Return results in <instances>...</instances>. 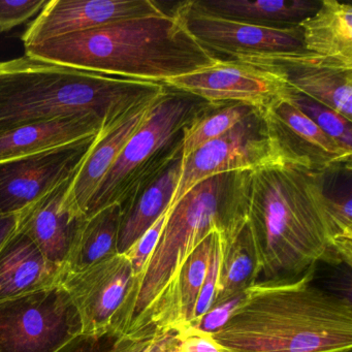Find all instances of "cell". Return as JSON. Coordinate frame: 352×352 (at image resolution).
<instances>
[{"label":"cell","instance_id":"6da1fadb","mask_svg":"<svg viewBox=\"0 0 352 352\" xmlns=\"http://www.w3.org/2000/svg\"><path fill=\"white\" fill-rule=\"evenodd\" d=\"M296 277L258 280L213 338L234 352H352V305Z\"/></svg>","mask_w":352,"mask_h":352},{"label":"cell","instance_id":"7a4b0ae2","mask_svg":"<svg viewBox=\"0 0 352 352\" xmlns=\"http://www.w3.org/2000/svg\"><path fill=\"white\" fill-rule=\"evenodd\" d=\"M325 175L278 162L249 170L247 228L263 280L296 277L329 263Z\"/></svg>","mask_w":352,"mask_h":352},{"label":"cell","instance_id":"3957f363","mask_svg":"<svg viewBox=\"0 0 352 352\" xmlns=\"http://www.w3.org/2000/svg\"><path fill=\"white\" fill-rule=\"evenodd\" d=\"M24 50L46 63L160 84L221 59L193 38L178 5L162 15L107 24Z\"/></svg>","mask_w":352,"mask_h":352},{"label":"cell","instance_id":"277c9868","mask_svg":"<svg viewBox=\"0 0 352 352\" xmlns=\"http://www.w3.org/2000/svg\"><path fill=\"white\" fill-rule=\"evenodd\" d=\"M166 89L164 84L80 71L24 54L0 61V133L87 113L115 126Z\"/></svg>","mask_w":352,"mask_h":352},{"label":"cell","instance_id":"5b68a950","mask_svg":"<svg viewBox=\"0 0 352 352\" xmlns=\"http://www.w3.org/2000/svg\"><path fill=\"white\" fill-rule=\"evenodd\" d=\"M248 172L211 177L170 207L157 245L138 280L126 335L164 331L175 283L187 257L214 230L228 243L246 226Z\"/></svg>","mask_w":352,"mask_h":352},{"label":"cell","instance_id":"8992f818","mask_svg":"<svg viewBox=\"0 0 352 352\" xmlns=\"http://www.w3.org/2000/svg\"><path fill=\"white\" fill-rule=\"evenodd\" d=\"M215 106L192 94L166 88L102 179L86 216L109 206L124 205L155 182L182 158L183 129Z\"/></svg>","mask_w":352,"mask_h":352},{"label":"cell","instance_id":"52a82bcc","mask_svg":"<svg viewBox=\"0 0 352 352\" xmlns=\"http://www.w3.org/2000/svg\"><path fill=\"white\" fill-rule=\"evenodd\" d=\"M81 333L79 312L60 283L0 302V352H56Z\"/></svg>","mask_w":352,"mask_h":352},{"label":"cell","instance_id":"ba28073f","mask_svg":"<svg viewBox=\"0 0 352 352\" xmlns=\"http://www.w3.org/2000/svg\"><path fill=\"white\" fill-rule=\"evenodd\" d=\"M59 283L79 312L82 333L126 335L138 287L126 255L117 254L84 271H63Z\"/></svg>","mask_w":352,"mask_h":352},{"label":"cell","instance_id":"9c48e42d","mask_svg":"<svg viewBox=\"0 0 352 352\" xmlns=\"http://www.w3.org/2000/svg\"><path fill=\"white\" fill-rule=\"evenodd\" d=\"M178 8L193 38L217 56L220 53L238 59L305 51L298 25L270 28L247 23L210 13L195 1H183Z\"/></svg>","mask_w":352,"mask_h":352},{"label":"cell","instance_id":"30bf717a","mask_svg":"<svg viewBox=\"0 0 352 352\" xmlns=\"http://www.w3.org/2000/svg\"><path fill=\"white\" fill-rule=\"evenodd\" d=\"M276 162L315 173H327L350 164L352 152L323 133L285 96L261 112Z\"/></svg>","mask_w":352,"mask_h":352},{"label":"cell","instance_id":"8fae6325","mask_svg":"<svg viewBox=\"0 0 352 352\" xmlns=\"http://www.w3.org/2000/svg\"><path fill=\"white\" fill-rule=\"evenodd\" d=\"M276 162L261 112L197 151L182 157V172L170 207L195 185L226 173L253 170Z\"/></svg>","mask_w":352,"mask_h":352},{"label":"cell","instance_id":"7c38bea8","mask_svg":"<svg viewBox=\"0 0 352 352\" xmlns=\"http://www.w3.org/2000/svg\"><path fill=\"white\" fill-rule=\"evenodd\" d=\"M279 78L288 91L306 96L352 121V65L312 53H282L241 57Z\"/></svg>","mask_w":352,"mask_h":352},{"label":"cell","instance_id":"4fadbf2b","mask_svg":"<svg viewBox=\"0 0 352 352\" xmlns=\"http://www.w3.org/2000/svg\"><path fill=\"white\" fill-rule=\"evenodd\" d=\"M164 85L213 104H242L261 112L288 92L273 73L234 59H220L192 73L166 80Z\"/></svg>","mask_w":352,"mask_h":352},{"label":"cell","instance_id":"5bb4252c","mask_svg":"<svg viewBox=\"0 0 352 352\" xmlns=\"http://www.w3.org/2000/svg\"><path fill=\"white\" fill-rule=\"evenodd\" d=\"M96 135L0 164V215L20 213L73 179Z\"/></svg>","mask_w":352,"mask_h":352},{"label":"cell","instance_id":"9a60e30c","mask_svg":"<svg viewBox=\"0 0 352 352\" xmlns=\"http://www.w3.org/2000/svg\"><path fill=\"white\" fill-rule=\"evenodd\" d=\"M152 0H48L30 22L21 41L24 49L107 24L166 13Z\"/></svg>","mask_w":352,"mask_h":352},{"label":"cell","instance_id":"2e32d148","mask_svg":"<svg viewBox=\"0 0 352 352\" xmlns=\"http://www.w3.org/2000/svg\"><path fill=\"white\" fill-rule=\"evenodd\" d=\"M72 180L18 213V232L28 236L47 261L65 270L87 217L67 203Z\"/></svg>","mask_w":352,"mask_h":352},{"label":"cell","instance_id":"e0dca14e","mask_svg":"<svg viewBox=\"0 0 352 352\" xmlns=\"http://www.w3.org/2000/svg\"><path fill=\"white\" fill-rule=\"evenodd\" d=\"M164 94L140 107L119 124L98 133L72 180L67 192V203L73 209L86 215L90 201L102 179L112 168L129 139L145 122Z\"/></svg>","mask_w":352,"mask_h":352},{"label":"cell","instance_id":"ac0fdd59","mask_svg":"<svg viewBox=\"0 0 352 352\" xmlns=\"http://www.w3.org/2000/svg\"><path fill=\"white\" fill-rule=\"evenodd\" d=\"M109 129L102 119L90 113L15 127L0 133V164L57 149Z\"/></svg>","mask_w":352,"mask_h":352},{"label":"cell","instance_id":"d6986e66","mask_svg":"<svg viewBox=\"0 0 352 352\" xmlns=\"http://www.w3.org/2000/svg\"><path fill=\"white\" fill-rule=\"evenodd\" d=\"M63 272L47 261L28 236L16 230L0 250V302L56 285Z\"/></svg>","mask_w":352,"mask_h":352},{"label":"cell","instance_id":"ffe728a7","mask_svg":"<svg viewBox=\"0 0 352 352\" xmlns=\"http://www.w3.org/2000/svg\"><path fill=\"white\" fill-rule=\"evenodd\" d=\"M306 52L352 65V7L322 0L318 10L298 24Z\"/></svg>","mask_w":352,"mask_h":352},{"label":"cell","instance_id":"44dd1931","mask_svg":"<svg viewBox=\"0 0 352 352\" xmlns=\"http://www.w3.org/2000/svg\"><path fill=\"white\" fill-rule=\"evenodd\" d=\"M181 172L182 158L172 164L138 197L120 206L118 254H125L156 220L168 211L180 181Z\"/></svg>","mask_w":352,"mask_h":352},{"label":"cell","instance_id":"7402d4cb","mask_svg":"<svg viewBox=\"0 0 352 352\" xmlns=\"http://www.w3.org/2000/svg\"><path fill=\"white\" fill-rule=\"evenodd\" d=\"M215 15L270 28H294L312 16L320 1L314 0H195Z\"/></svg>","mask_w":352,"mask_h":352},{"label":"cell","instance_id":"603a6c76","mask_svg":"<svg viewBox=\"0 0 352 352\" xmlns=\"http://www.w3.org/2000/svg\"><path fill=\"white\" fill-rule=\"evenodd\" d=\"M120 219L117 204L87 217L63 271H84L116 256Z\"/></svg>","mask_w":352,"mask_h":352},{"label":"cell","instance_id":"cb8c5ba5","mask_svg":"<svg viewBox=\"0 0 352 352\" xmlns=\"http://www.w3.org/2000/svg\"><path fill=\"white\" fill-rule=\"evenodd\" d=\"M215 230L197 245L181 267L164 331H178L195 320L197 300L209 267Z\"/></svg>","mask_w":352,"mask_h":352},{"label":"cell","instance_id":"d4e9b609","mask_svg":"<svg viewBox=\"0 0 352 352\" xmlns=\"http://www.w3.org/2000/svg\"><path fill=\"white\" fill-rule=\"evenodd\" d=\"M259 277L258 257L246 223L230 242L224 243L222 239V256L214 302L243 294L258 281Z\"/></svg>","mask_w":352,"mask_h":352},{"label":"cell","instance_id":"484cf974","mask_svg":"<svg viewBox=\"0 0 352 352\" xmlns=\"http://www.w3.org/2000/svg\"><path fill=\"white\" fill-rule=\"evenodd\" d=\"M256 112V109L242 104H218L210 109L183 129L182 157L221 137Z\"/></svg>","mask_w":352,"mask_h":352},{"label":"cell","instance_id":"4316f807","mask_svg":"<svg viewBox=\"0 0 352 352\" xmlns=\"http://www.w3.org/2000/svg\"><path fill=\"white\" fill-rule=\"evenodd\" d=\"M156 331L135 335L100 333L79 335L69 340L56 352H145Z\"/></svg>","mask_w":352,"mask_h":352},{"label":"cell","instance_id":"83f0119b","mask_svg":"<svg viewBox=\"0 0 352 352\" xmlns=\"http://www.w3.org/2000/svg\"><path fill=\"white\" fill-rule=\"evenodd\" d=\"M285 98L310 118L323 133L352 152V124L341 115L306 96L288 91Z\"/></svg>","mask_w":352,"mask_h":352},{"label":"cell","instance_id":"f1b7e54d","mask_svg":"<svg viewBox=\"0 0 352 352\" xmlns=\"http://www.w3.org/2000/svg\"><path fill=\"white\" fill-rule=\"evenodd\" d=\"M48 0H0V34L38 16Z\"/></svg>","mask_w":352,"mask_h":352},{"label":"cell","instance_id":"f546056e","mask_svg":"<svg viewBox=\"0 0 352 352\" xmlns=\"http://www.w3.org/2000/svg\"><path fill=\"white\" fill-rule=\"evenodd\" d=\"M221 256L222 234L219 230H216L214 232L213 247H212L207 275H206L201 294H199V300H197L195 318L191 324L199 320L213 305L214 300H215L216 285H217L218 271H219Z\"/></svg>","mask_w":352,"mask_h":352},{"label":"cell","instance_id":"4dcf8cb0","mask_svg":"<svg viewBox=\"0 0 352 352\" xmlns=\"http://www.w3.org/2000/svg\"><path fill=\"white\" fill-rule=\"evenodd\" d=\"M172 352H234L218 343L211 333L193 327L175 331Z\"/></svg>","mask_w":352,"mask_h":352},{"label":"cell","instance_id":"1f68e13d","mask_svg":"<svg viewBox=\"0 0 352 352\" xmlns=\"http://www.w3.org/2000/svg\"><path fill=\"white\" fill-rule=\"evenodd\" d=\"M168 210H170V208H168ZM168 210L166 213L162 214L156 220L155 223L125 253V255L131 261L133 272H135V275L137 276L138 280H139L140 276L143 273L150 256H151L156 245H157L160 234H162L164 224H166Z\"/></svg>","mask_w":352,"mask_h":352},{"label":"cell","instance_id":"d6a6232c","mask_svg":"<svg viewBox=\"0 0 352 352\" xmlns=\"http://www.w3.org/2000/svg\"><path fill=\"white\" fill-rule=\"evenodd\" d=\"M245 296H246V292L226 298L221 302H214L211 308L199 320L188 327H195L199 331H206L211 335L217 333L226 324L239 306L242 304Z\"/></svg>","mask_w":352,"mask_h":352},{"label":"cell","instance_id":"836d02e7","mask_svg":"<svg viewBox=\"0 0 352 352\" xmlns=\"http://www.w3.org/2000/svg\"><path fill=\"white\" fill-rule=\"evenodd\" d=\"M174 333L156 331L145 352H172Z\"/></svg>","mask_w":352,"mask_h":352},{"label":"cell","instance_id":"e575fe53","mask_svg":"<svg viewBox=\"0 0 352 352\" xmlns=\"http://www.w3.org/2000/svg\"><path fill=\"white\" fill-rule=\"evenodd\" d=\"M18 226V214L0 215V250L12 238Z\"/></svg>","mask_w":352,"mask_h":352}]
</instances>
